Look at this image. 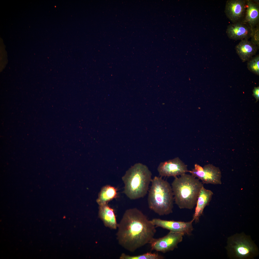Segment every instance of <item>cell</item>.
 <instances>
[{"instance_id":"cell-1","label":"cell","mask_w":259,"mask_h":259,"mask_svg":"<svg viewBox=\"0 0 259 259\" xmlns=\"http://www.w3.org/2000/svg\"><path fill=\"white\" fill-rule=\"evenodd\" d=\"M156 228L141 211L136 208L129 209L118 224L117 239L121 246L133 252L150 243L154 238Z\"/></svg>"},{"instance_id":"cell-2","label":"cell","mask_w":259,"mask_h":259,"mask_svg":"<svg viewBox=\"0 0 259 259\" xmlns=\"http://www.w3.org/2000/svg\"><path fill=\"white\" fill-rule=\"evenodd\" d=\"M203 186L199 179L191 175L185 173L175 177L171 187L175 203L180 209L193 208Z\"/></svg>"},{"instance_id":"cell-3","label":"cell","mask_w":259,"mask_h":259,"mask_svg":"<svg viewBox=\"0 0 259 259\" xmlns=\"http://www.w3.org/2000/svg\"><path fill=\"white\" fill-rule=\"evenodd\" d=\"M152 176L146 165L140 163L135 164L122 177L124 185V193L131 200L143 197L147 193Z\"/></svg>"},{"instance_id":"cell-4","label":"cell","mask_w":259,"mask_h":259,"mask_svg":"<svg viewBox=\"0 0 259 259\" xmlns=\"http://www.w3.org/2000/svg\"><path fill=\"white\" fill-rule=\"evenodd\" d=\"M151 182L147 198L149 208L160 216L172 213L174 200L170 184L162 177L156 176Z\"/></svg>"},{"instance_id":"cell-5","label":"cell","mask_w":259,"mask_h":259,"mask_svg":"<svg viewBox=\"0 0 259 259\" xmlns=\"http://www.w3.org/2000/svg\"><path fill=\"white\" fill-rule=\"evenodd\" d=\"M227 249L229 256L236 259H251L258 253L256 245L248 236L236 234L229 237Z\"/></svg>"},{"instance_id":"cell-6","label":"cell","mask_w":259,"mask_h":259,"mask_svg":"<svg viewBox=\"0 0 259 259\" xmlns=\"http://www.w3.org/2000/svg\"><path fill=\"white\" fill-rule=\"evenodd\" d=\"M192 176L201 180L202 183L214 185L221 184V173L219 168L212 164L206 165L203 167L196 164L194 168L188 171Z\"/></svg>"},{"instance_id":"cell-7","label":"cell","mask_w":259,"mask_h":259,"mask_svg":"<svg viewBox=\"0 0 259 259\" xmlns=\"http://www.w3.org/2000/svg\"><path fill=\"white\" fill-rule=\"evenodd\" d=\"M184 235L182 233L170 231L163 237L154 238L150 243L151 249L163 253L172 251L177 248L178 244L182 241Z\"/></svg>"},{"instance_id":"cell-8","label":"cell","mask_w":259,"mask_h":259,"mask_svg":"<svg viewBox=\"0 0 259 259\" xmlns=\"http://www.w3.org/2000/svg\"><path fill=\"white\" fill-rule=\"evenodd\" d=\"M157 170L161 177L173 176L174 177L185 174L188 171L187 165L178 157L161 162Z\"/></svg>"},{"instance_id":"cell-9","label":"cell","mask_w":259,"mask_h":259,"mask_svg":"<svg viewBox=\"0 0 259 259\" xmlns=\"http://www.w3.org/2000/svg\"><path fill=\"white\" fill-rule=\"evenodd\" d=\"M156 227H160L172 232L182 233L190 235L194 230L192 219L190 221L184 222L174 220H164L159 218H153L151 220Z\"/></svg>"},{"instance_id":"cell-10","label":"cell","mask_w":259,"mask_h":259,"mask_svg":"<svg viewBox=\"0 0 259 259\" xmlns=\"http://www.w3.org/2000/svg\"><path fill=\"white\" fill-rule=\"evenodd\" d=\"M246 0H228L224 12L227 17L233 23L241 22L245 15Z\"/></svg>"},{"instance_id":"cell-11","label":"cell","mask_w":259,"mask_h":259,"mask_svg":"<svg viewBox=\"0 0 259 259\" xmlns=\"http://www.w3.org/2000/svg\"><path fill=\"white\" fill-rule=\"evenodd\" d=\"M253 29L242 22L231 24L227 27L226 33L230 39L235 40H248L250 38Z\"/></svg>"},{"instance_id":"cell-12","label":"cell","mask_w":259,"mask_h":259,"mask_svg":"<svg viewBox=\"0 0 259 259\" xmlns=\"http://www.w3.org/2000/svg\"><path fill=\"white\" fill-rule=\"evenodd\" d=\"M246 0V7L244 18L241 22L252 29L259 24V0Z\"/></svg>"},{"instance_id":"cell-13","label":"cell","mask_w":259,"mask_h":259,"mask_svg":"<svg viewBox=\"0 0 259 259\" xmlns=\"http://www.w3.org/2000/svg\"><path fill=\"white\" fill-rule=\"evenodd\" d=\"M259 47L251 41L244 39L235 46L236 52L242 62L247 61L256 54Z\"/></svg>"},{"instance_id":"cell-14","label":"cell","mask_w":259,"mask_h":259,"mask_svg":"<svg viewBox=\"0 0 259 259\" xmlns=\"http://www.w3.org/2000/svg\"><path fill=\"white\" fill-rule=\"evenodd\" d=\"M213 193L211 190L206 189L203 186L201 189L197 198L194 212L192 219L196 222H199L205 207L211 201Z\"/></svg>"},{"instance_id":"cell-15","label":"cell","mask_w":259,"mask_h":259,"mask_svg":"<svg viewBox=\"0 0 259 259\" xmlns=\"http://www.w3.org/2000/svg\"><path fill=\"white\" fill-rule=\"evenodd\" d=\"M99 217L105 226L111 229H116L118 224L114 209L108 204L99 206Z\"/></svg>"},{"instance_id":"cell-16","label":"cell","mask_w":259,"mask_h":259,"mask_svg":"<svg viewBox=\"0 0 259 259\" xmlns=\"http://www.w3.org/2000/svg\"><path fill=\"white\" fill-rule=\"evenodd\" d=\"M118 196L117 188L110 185H106L101 188L96 201L99 206L104 205L108 204V202Z\"/></svg>"},{"instance_id":"cell-17","label":"cell","mask_w":259,"mask_h":259,"mask_svg":"<svg viewBox=\"0 0 259 259\" xmlns=\"http://www.w3.org/2000/svg\"><path fill=\"white\" fill-rule=\"evenodd\" d=\"M163 256L157 253L147 252L144 254L137 255L131 256L122 253L120 256V259H162Z\"/></svg>"},{"instance_id":"cell-18","label":"cell","mask_w":259,"mask_h":259,"mask_svg":"<svg viewBox=\"0 0 259 259\" xmlns=\"http://www.w3.org/2000/svg\"><path fill=\"white\" fill-rule=\"evenodd\" d=\"M247 67L250 71L259 76V55L253 57L247 61Z\"/></svg>"},{"instance_id":"cell-19","label":"cell","mask_w":259,"mask_h":259,"mask_svg":"<svg viewBox=\"0 0 259 259\" xmlns=\"http://www.w3.org/2000/svg\"><path fill=\"white\" fill-rule=\"evenodd\" d=\"M250 38L251 42L259 47V24L253 29Z\"/></svg>"},{"instance_id":"cell-20","label":"cell","mask_w":259,"mask_h":259,"mask_svg":"<svg viewBox=\"0 0 259 259\" xmlns=\"http://www.w3.org/2000/svg\"><path fill=\"white\" fill-rule=\"evenodd\" d=\"M253 91V95L255 98L257 102L259 99V87H254Z\"/></svg>"}]
</instances>
